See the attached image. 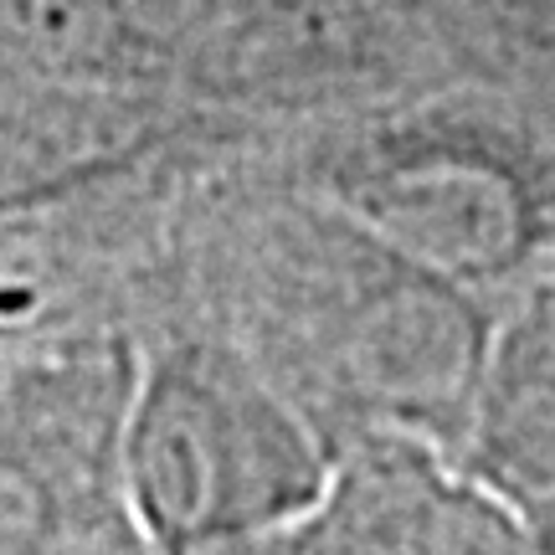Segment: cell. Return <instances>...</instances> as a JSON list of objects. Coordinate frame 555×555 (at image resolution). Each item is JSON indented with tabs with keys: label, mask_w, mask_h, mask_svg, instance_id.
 I'll return each mask as SVG.
<instances>
[{
	"label": "cell",
	"mask_w": 555,
	"mask_h": 555,
	"mask_svg": "<svg viewBox=\"0 0 555 555\" xmlns=\"http://www.w3.org/2000/svg\"><path fill=\"white\" fill-rule=\"evenodd\" d=\"M139 365L124 350L21 360L0 386V555H150L124 433Z\"/></svg>",
	"instance_id": "7a4b0ae2"
},
{
	"label": "cell",
	"mask_w": 555,
	"mask_h": 555,
	"mask_svg": "<svg viewBox=\"0 0 555 555\" xmlns=\"http://www.w3.org/2000/svg\"><path fill=\"white\" fill-rule=\"evenodd\" d=\"M294 555H551L545 525L416 437H360L335 453V483L294 525Z\"/></svg>",
	"instance_id": "3957f363"
},
{
	"label": "cell",
	"mask_w": 555,
	"mask_h": 555,
	"mask_svg": "<svg viewBox=\"0 0 555 555\" xmlns=\"http://www.w3.org/2000/svg\"><path fill=\"white\" fill-rule=\"evenodd\" d=\"M124 483L150 555H211L314 515L335 442L258 365L176 350L134 380Z\"/></svg>",
	"instance_id": "6da1fadb"
},
{
	"label": "cell",
	"mask_w": 555,
	"mask_h": 555,
	"mask_svg": "<svg viewBox=\"0 0 555 555\" xmlns=\"http://www.w3.org/2000/svg\"><path fill=\"white\" fill-rule=\"evenodd\" d=\"M540 525H545V545H551V555H555V515H540Z\"/></svg>",
	"instance_id": "277c9868"
}]
</instances>
